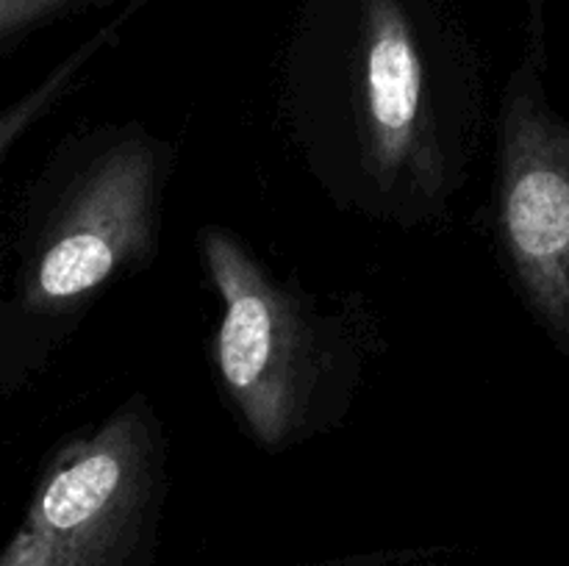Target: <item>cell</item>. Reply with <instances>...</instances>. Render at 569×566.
<instances>
[{
  "instance_id": "obj_1",
  "label": "cell",
  "mask_w": 569,
  "mask_h": 566,
  "mask_svg": "<svg viewBox=\"0 0 569 566\" xmlns=\"http://www.w3.org/2000/svg\"><path fill=\"white\" fill-rule=\"evenodd\" d=\"M283 111L339 209L422 228L465 189L481 89L431 0H309L287 53Z\"/></svg>"
},
{
  "instance_id": "obj_2",
  "label": "cell",
  "mask_w": 569,
  "mask_h": 566,
  "mask_svg": "<svg viewBox=\"0 0 569 566\" xmlns=\"http://www.w3.org/2000/svg\"><path fill=\"white\" fill-rule=\"evenodd\" d=\"M178 150L137 120L103 122L56 148L28 200L17 272L0 305V377L42 370L111 283L161 250Z\"/></svg>"
},
{
  "instance_id": "obj_3",
  "label": "cell",
  "mask_w": 569,
  "mask_h": 566,
  "mask_svg": "<svg viewBox=\"0 0 569 566\" xmlns=\"http://www.w3.org/2000/svg\"><path fill=\"white\" fill-rule=\"evenodd\" d=\"M198 253L220 300L211 370L244 436L287 453L337 427L365 364L359 322L278 277L231 228H200Z\"/></svg>"
},
{
  "instance_id": "obj_4",
  "label": "cell",
  "mask_w": 569,
  "mask_h": 566,
  "mask_svg": "<svg viewBox=\"0 0 569 566\" xmlns=\"http://www.w3.org/2000/svg\"><path fill=\"white\" fill-rule=\"evenodd\" d=\"M167 486L161 416L131 394L44 461L0 566H150Z\"/></svg>"
},
{
  "instance_id": "obj_5",
  "label": "cell",
  "mask_w": 569,
  "mask_h": 566,
  "mask_svg": "<svg viewBox=\"0 0 569 566\" xmlns=\"http://www.w3.org/2000/svg\"><path fill=\"white\" fill-rule=\"evenodd\" d=\"M495 236L539 325L569 342V125L522 61L495 122Z\"/></svg>"
},
{
  "instance_id": "obj_6",
  "label": "cell",
  "mask_w": 569,
  "mask_h": 566,
  "mask_svg": "<svg viewBox=\"0 0 569 566\" xmlns=\"http://www.w3.org/2000/svg\"><path fill=\"white\" fill-rule=\"evenodd\" d=\"M106 3L111 0H0V59L33 33Z\"/></svg>"
},
{
  "instance_id": "obj_7",
  "label": "cell",
  "mask_w": 569,
  "mask_h": 566,
  "mask_svg": "<svg viewBox=\"0 0 569 566\" xmlns=\"http://www.w3.org/2000/svg\"><path fill=\"white\" fill-rule=\"evenodd\" d=\"M531 6V64L545 67V22H542V0H528Z\"/></svg>"
},
{
  "instance_id": "obj_8",
  "label": "cell",
  "mask_w": 569,
  "mask_h": 566,
  "mask_svg": "<svg viewBox=\"0 0 569 566\" xmlns=\"http://www.w3.org/2000/svg\"><path fill=\"white\" fill-rule=\"evenodd\" d=\"M333 566H442L433 564V560H409V558H356V560H342V564Z\"/></svg>"
}]
</instances>
